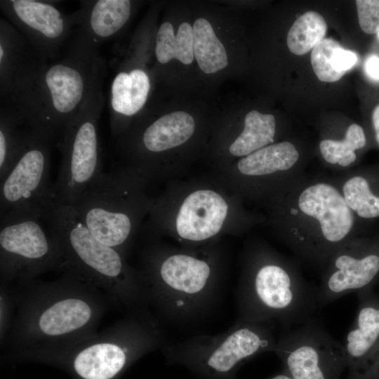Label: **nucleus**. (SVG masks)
Returning <instances> with one entry per match:
<instances>
[{"label": "nucleus", "mask_w": 379, "mask_h": 379, "mask_svg": "<svg viewBox=\"0 0 379 379\" xmlns=\"http://www.w3.org/2000/svg\"><path fill=\"white\" fill-rule=\"evenodd\" d=\"M99 46L77 32L61 55L47 62L13 107L32 131L51 138L79 112L105 77Z\"/></svg>", "instance_id": "1"}, {"label": "nucleus", "mask_w": 379, "mask_h": 379, "mask_svg": "<svg viewBox=\"0 0 379 379\" xmlns=\"http://www.w3.org/2000/svg\"><path fill=\"white\" fill-rule=\"evenodd\" d=\"M273 325L237 320L219 334L195 335L171 344L165 353L171 364L187 368L201 379H236L237 371L245 362L274 351Z\"/></svg>", "instance_id": "2"}, {"label": "nucleus", "mask_w": 379, "mask_h": 379, "mask_svg": "<svg viewBox=\"0 0 379 379\" xmlns=\"http://www.w3.org/2000/svg\"><path fill=\"white\" fill-rule=\"evenodd\" d=\"M237 320L274 322L284 326L305 324L319 306L317 289L278 262L257 267L237 290Z\"/></svg>", "instance_id": "3"}, {"label": "nucleus", "mask_w": 379, "mask_h": 379, "mask_svg": "<svg viewBox=\"0 0 379 379\" xmlns=\"http://www.w3.org/2000/svg\"><path fill=\"white\" fill-rule=\"evenodd\" d=\"M104 79L60 132L58 147L62 163L53 185L55 200L59 204H74L103 172L98 122L105 101Z\"/></svg>", "instance_id": "4"}, {"label": "nucleus", "mask_w": 379, "mask_h": 379, "mask_svg": "<svg viewBox=\"0 0 379 379\" xmlns=\"http://www.w3.org/2000/svg\"><path fill=\"white\" fill-rule=\"evenodd\" d=\"M153 278L152 294L163 316L171 323H194L208 314L221 290L210 264L193 255L167 256Z\"/></svg>", "instance_id": "5"}, {"label": "nucleus", "mask_w": 379, "mask_h": 379, "mask_svg": "<svg viewBox=\"0 0 379 379\" xmlns=\"http://www.w3.org/2000/svg\"><path fill=\"white\" fill-rule=\"evenodd\" d=\"M58 241L62 255L94 277L120 283L138 293L121 254L97 239L67 204L53 202L44 218Z\"/></svg>", "instance_id": "6"}, {"label": "nucleus", "mask_w": 379, "mask_h": 379, "mask_svg": "<svg viewBox=\"0 0 379 379\" xmlns=\"http://www.w3.org/2000/svg\"><path fill=\"white\" fill-rule=\"evenodd\" d=\"M130 183L124 172H102L70 205L97 239L117 250L126 244L133 228Z\"/></svg>", "instance_id": "7"}, {"label": "nucleus", "mask_w": 379, "mask_h": 379, "mask_svg": "<svg viewBox=\"0 0 379 379\" xmlns=\"http://www.w3.org/2000/svg\"><path fill=\"white\" fill-rule=\"evenodd\" d=\"M52 140L32 131L20 156L1 180V214L25 213L44 218L55 201L49 176Z\"/></svg>", "instance_id": "8"}, {"label": "nucleus", "mask_w": 379, "mask_h": 379, "mask_svg": "<svg viewBox=\"0 0 379 379\" xmlns=\"http://www.w3.org/2000/svg\"><path fill=\"white\" fill-rule=\"evenodd\" d=\"M273 352L292 379H341L347 369L343 345L312 320L281 334Z\"/></svg>", "instance_id": "9"}, {"label": "nucleus", "mask_w": 379, "mask_h": 379, "mask_svg": "<svg viewBox=\"0 0 379 379\" xmlns=\"http://www.w3.org/2000/svg\"><path fill=\"white\" fill-rule=\"evenodd\" d=\"M0 8L47 62L61 55L77 25L76 12L66 13L54 2L1 0Z\"/></svg>", "instance_id": "10"}, {"label": "nucleus", "mask_w": 379, "mask_h": 379, "mask_svg": "<svg viewBox=\"0 0 379 379\" xmlns=\"http://www.w3.org/2000/svg\"><path fill=\"white\" fill-rule=\"evenodd\" d=\"M41 219L32 214H1L0 247L6 271H39L62 255L58 241L51 232L48 235Z\"/></svg>", "instance_id": "11"}, {"label": "nucleus", "mask_w": 379, "mask_h": 379, "mask_svg": "<svg viewBox=\"0 0 379 379\" xmlns=\"http://www.w3.org/2000/svg\"><path fill=\"white\" fill-rule=\"evenodd\" d=\"M47 63L24 35L0 20V105L13 107Z\"/></svg>", "instance_id": "12"}, {"label": "nucleus", "mask_w": 379, "mask_h": 379, "mask_svg": "<svg viewBox=\"0 0 379 379\" xmlns=\"http://www.w3.org/2000/svg\"><path fill=\"white\" fill-rule=\"evenodd\" d=\"M335 254L332 265L317 289L319 305L347 293L371 290L379 280V244L361 245Z\"/></svg>", "instance_id": "13"}, {"label": "nucleus", "mask_w": 379, "mask_h": 379, "mask_svg": "<svg viewBox=\"0 0 379 379\" xmlns=\"http://www.w3.org/2000/svg\"><path fill=\"white\" fill-rule=\"evenodd\" d=\"M298 206L301 213L317 222L322 238V258L330 257L354 225L352 211L343 196L333 186L319 182L300 193Z\"/></svg>", "instance_id": "14"}, {"label": "nucleus", "mask_w": 379, "mask_h": 379, "mask_svg": "<svg viewBox=\"0 0 379 379\" xmlns=\"http://www.w3.org/2000/svg\"><path fill=\"white\" fill-rule=\"evenodd\" d=\"M357 295L356 317L343 344L349 372L362 371L379 346V295L371 289Z\"/></svg>", "instance_id": "15"}, {"label": "nucleus", "mask_w": 379, "mask_h": 379, "mask_svg": "<svg viewBox=\"0 0 379 379\" xmlns=\"http://www.w3.org/2000/svg\"><path fill=\"white\" fill-rule=\"evenodd\" d=\"M228 206L218 193L197 190L182 203L176 218L178 235L187 240L200 241L215 235L226 218Z\"/></svg>", "instance_id": "16"}, {"label": "nucleus", "mask_w": 379, "mask_h": 379, "mask_svg": "<svg viewBox=\"0 0 379 379\" xmlns=\"http://www.w3.org/2000/svg\"><path fill=\"white\" fill-rule=\"evenodd\" d=\"M132 6L129 0L82 1L76 11V31L99 46L115 36L126 25Z\"/></svg>", "instance_id": "17"}, {"label": "nucleus", "mask_w": 379, "mask_h": 379, "mask_svg": "<svg viewBox=\"0 0 379 379\" xmlns=\"http://www.w3.org/2000/svg\"><path fill=\"white\" fill-rule=\"evenodd\" d=\"M194 120L183 111L171 112L156 119L142 132V147L150 153H159L185 142L194 131Z\"/></svg>", "instance_id": "18"}, {"label": "nucleus", "mask_w": 379, "mask_h": 379, "mask_svg": "<svg viewBox=\"0 0 379 379\" xmlns=\"http://www.w3.org/2000/svg\"><path fill=\"white\" fill-rule=\"evenodd\" d=\"M91 317L92 310L86 301L69 298L47 307L39 318L38 327L46 335H62L81 328Z\"/></svg>", "instance_id": "19"}, {"label": "nucleus", "mask_w": 379, "mask_h": 379, "mask_svg": "<svg viewBox=\"0 0 379 379\" xmlns=\"http://www.w3.org/2000/svg\"><path fill=\"white\" fill-rule=\"evenodd\" d=\"M299 154L290 142L267 145L246 156L238 162V169L246 175L259 176L291 168Z\"/></svg>", "instance_id": "20"}, {"label": "nucleus", "mask_w": 379, "mask_h": 379, "mask_svg": "<svg viewBox=\"0 0 379 379\" xmlns=\"http://www.w3.org/2000/svg\"><path fill=\"white\" fill-rule=\"evenodd\" d=\"M32 133L18 113L0 106V179L7 175L27 145Z\"/></svg>", "instance_id": "21"}, {"label": "nucleus", "mask_w": 379, "mask_h": 379, "mask_svg": "<svg viewBox=\"0 0 379 379\" xmlns=\"http://www.w3.org/2000/svg\"><path fill=\"white\" fill-rule=\"evenodd\" d=\"M193 41V27L189 23H181L175 36L171 23L163 22L156 35L154 53L157 61L166 64L175 58L185 65L191 64L194 60Z\"/></svg>", "instance_id": "22"}, {"label": "nucleus", "mask_w": 379, "mask_h": 379, "mask_svg": "<svg viewBox=\"0 0 379 379\" xmlns=\"http://www.w3.org/2000/svg\"><path fill=\"white\" fill-rule=\"evenodd\" d=\"M193 38L194 56L204 72L213 74L228 65L225 48L207 20H196Z\"/></svg>", "instance_id": "23"}, {"label": "nucleus", "mask_w": 379, "mask_h": 379, "mask_svg": "<svg viewBox=\"0 0 379 379\" xmlns=\"http://www.w3.org/2000/svg\"><path fill=\"white\" fill-rule=\"evenodd\" d=\"M274 134V117L251 110L245 117L243 131L230 146V152L247 156L273 142Z\"/></svg>", "instance_id": "24"}, {"label": "nucleus", "mask_w": 379, "mask_h": 379, "mask_svg": "<svg viewBox=\"0 0 379 379\" xmlns=\"http://www.w3.org/2000/svg\"><path fill=\"white\" fill-rule=\"evenodd\" d=\"M326 30V22L321 14L306 12L291 27L286 39L288 48L295 55H304L324 39Z\"/></svg>", "instance_id": "25"}, {"label": "nucleus", "mask_w": 379, "mask_h": 379, "mask_svg": "<svg viewBox=\"0 0 379 379\" xmlns=\"http://www.w3.org/2000/svg\"><path fill=\"white\" fill-rule=\"evenodd\" d=\"M343 196L352 211L364 219L379 217V192L365 176L355 175L343 187Z\"/></svg>", "instance_id": "26"}, {"label": "nucleus", "mask_w": 379, "mask_h": 379, "mask_svg": "<svg viewBox=\"0 0 379 379\" xmlns=\"http://www.w3.org/2000/svg\"><path fill=\"white\" fill-rule=\"evenodd\" d=\"M366 145V136L364 128L357 124H351L342 140L325 139L320 142V152L326 161L347 166L357 159L355 151Z\"/></svg>", "instance_id": "27"}, {"label": "nucleus", "mask_w": 379, "mask_h": 379, "mask_svg": "<svg viewBox=\"0 0 379 379\" xmlns=\"http://www.w3.org/2000/svg\"><path fill=\"white\" fill-rule=\"evenodd\" d=\"M340 45L335 40L324 38L312 51V69L321 81L335 82L344 74L336 70L333 63L335 51Z\"/></svg>", "instance_id": "28"}, {"label": "nucleus", "mask_w": 379, "mask_h": 379, "mask_svg": "<svg viewBox=\"0 0 379 379\" xmlns=\"http://www.w3.org/2000/svg\"><path fill=\"white\" fill-rule=\"evenodd\" d=\"M359 25L367 34H376L379 30V0H357Z\"/></svg>", "instance_id": "29"}, {"label": "nucleus", "mask_w": 379, "mask_h": 379, "mask_svg": "<svg viewBox=\"0 0 379 379\" xmlns=\"http://www.w3.org/2000/svg\"><path fill=\"white\" fill-rule=\"evenodd\" d=\"M357 55L352 51L345 50L339 46L333 55V63L337 71L345 73L353 67L357 62Z\"/></svg>", "instance_id": "30"}, {"label": "nucleus", "mask_w": 379, "mask_h": 379, "mask_svg": "<svg viewBox=\"0 0 379 379\" xmlns=\"http://www.w3.org/2000/svg\"><path fill=\"white\" fill-rule=\"evenodd\" d=\"M364 70L371 79L379 81V57L375 55H369L365 60Z\"/></svg>", "instance_id": "31"}, {"label": "nucleus", "mask_w": 379, "mask_h": 379, "mask_svg": "<svg viewBox=\"0 0 379 379\" xmlns=\"http://www.w3.org/2000/svg\"><path fill=\"white\" fill-rule=\"evenodd\" d=\"M371 118L375 138L379 145V103L373 108Z\"/></svg>", "instance_id": "32"}, {"label": "nucleus", "mask_w": 379, "mask_h": 379, "mask_svg": "<svg viewBox=\"0 0 379 379\" xmlns=\"http://www.w3.org/2000/svg\"><path fill=\"white\" fill-rule=\"evenodd\" d=\"M362 371H368L379 375V346L366 367Z\"/></svg>", "instance_id": "33"}, {"label": "nucleus", "mask_w": 379, "mask_h": 379, "mask_svg": "<svg viewBox=\"0 0 379 379\" xmlns=\"http://www.w3.org/2000/svg\"><path fill=\"white\" fill-rule=\"evenodd\" d=\"M270 379H292L291 378H290L288 375H286V373H282L281 374H278L274 377H272V378Z\"/></svg>", "instance_id": "34"}, {"label": "nucleus", "mask_w": 379, "mask_h": 379, "mask_svg": "<svg viewBox=\"0 0 379 379\" xmlns=\"http://www.w3.org/2000/svg\"><path fill=\"white\" fill-rule=\"evenodd\" d=\"M376 36H377L378 39L379 40V30L376 33Z\"/></svg>", "instance_id": "35"}]
</instances>
